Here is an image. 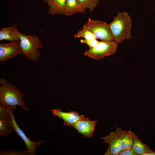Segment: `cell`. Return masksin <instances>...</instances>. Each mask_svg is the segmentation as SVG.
Wrapping results in <instances>:
<instances>
[{"mask_svg": "<svg viewBox=\"0 0 155 155\" xmlns=\"http://www.w3.org/2000/svg\"><path fill=\"white\" fill-rule=\"evenodd\" d=\"M117 45L114 40H102L96 46L85 51L84 55L92 59H100L115 54Z\"/></svg>", "mask_w": 155, "mask_h": 155, "instance_id": "5", "label": "cell"}, {"mask_svg": "<svg viewBox=\"0 0 155 155\" xmlns=\"http://www.w3.org/2000/svg\"><path fill=\"white\" fill-rule=\"evenodd\" d=\"M119 155H137L135 152L132 148L124 150L119 154Z\"/></svg>", "mask_w": 155, "mask_h": 155, "instance_id": "20", "label": "cell"}, {"mask_svg": "<svg viewBox=\"0 0 155 155\" xmlns=\"http://www.w3.org/2000/svg\"><path fill=\"white\" fill-rule=\"evenodd\" d=\"M104 142L108 145L104 154L105 155H119L122 151L132 147L133 139L131 131L123 130L121 128L116 126L115 131L101 137Z\"/></svg>", "mask_w": 155, "mask_h": 155, "instance_id": "1", "label": "cell"}, {"mask_svg": "<svg viewBox=\"0 0 155 155\" xmlns=\"http://www.w3.org/2000/svg\"><path fill=\"white\" fill-rule=\"evenodd\" d=\"M11 119L14 131H15L21 137L25 144L27 150L29 155L36 154V147L40 145L43 142L42 140L37 142H34L30 140L26 136L24 132L18 125L13 113V109L9 107Z\"/></svg>", "mask_w": 155, "mask_h": 155, "instance_id": "8", "label": "cell"}, {"mask_svg": "<svg viewBox=\"0 0 155 155\" xmlns=\"http://www.w3.org/2000/svg\"><path fill=\"white\" fill-rule=\"evenodd\" d=\"M74 37V38L82 37L84 38V39L88 40L96 39L94 35L90 31L84 27L79 30L77 33L75 34Z\"/></svg>", "mask_w": 155, "mask_h": 155, "instance_id": "17", "label": "cell"}, {"mask_svg": "<svg viewBox=\"0 0 155 155\" xmlns=\"http://www.w3.org/2000/svg\"><path fill=\"white\" fill-rule=\"evenodd\" d=\"M80 42L81 43H85L88 45L90 48H92L96 46L99 43V41L96 39L88 40L86 39H81Z\"/></svg>", "mask_w": 155, "mask_h": 155, "instance_id": "19", "label": "cell"}, {"mask_svg": "<svg viewBox=\"0 0 155 155\" xmlns=\"http://www.w3.org/2000/svg\"><path fill=\"white\" fill-rule=\"evenodd\" d=\"M108 24L113 40L117 44L131 38L132 23L127 13L119 12Z\"/></svg>", "mask_w": 155, "mask_h": 155, "instance_id": "3", "label": "cell"}, {"mask_svg": "<svg viewBox=\"0 0 155 155\" xmlns=\"http://www.w3.org/2000/svg\"><path fill=\"white\" fill-rule=\"evenodd\" d=\"M78 13H85L79 0H66L65 5V15L70 16Z\"/></svg>", "mask_w": 155, "mask_h": 155, "instance_id": "14", "label": "cell"}, {"mask_svg": "<svg viewBox=\"0 0 155 155\" xmlns=\"http://www.w3.org/2000/svg\"><path fill=\"white\" fill-rule=\"evenodd\" d=\"M46 3L49 9L48 12L51 15L65 14V5L66 0H43Z\"/></svg>", "mask_w": 155, "mask_h": 155, "instance_id": "12", "label": "cell"}, {"mask_svg": "<svg viewBox=\"0 0 155 155\" xmlns=\"http://www.w3.org/2000/svg\"><path fill=\"white\" fill-rule=\"evenodd\" d=\"M144 155H155V152L150 149L146 152Z\"/></svg>", "mask_w": 155, "mask_h": 155, "instance_id": "21", "label": "cell"}, {"mask_svg": "<svg viewBox=\"0 0 155 155\" xmlns=\"http://www.w3.org/2000/svg\"><path fill=\"white\" fill-rule=\"evenodd\" d=\"M131 134L133 139L132 148L137 155H144L150 149L149 146L143 143L138 136L132 131Z\"/></svg>", "mask_w": 155, "mask_h": 155, "instance_id": "15", "label": "cell"}, {"mask_svg": "<svg viewBox=\"0 0 155 155\" xmlns=\"http://www.w3.org/2000/svg\"><path fill=\"white\" fill-rule=\"evenodd\" d=\"M0 83V104L4 107H10L14 110L17 106L19 105L25 111L28 110L21 90L4 78L1 79Z\"/></svg>", "mask_w": 155, "mask_h": 155, "instance_id": "2", "label": "cell"}, {"mask_svg": "<svg viewBox=\"0 0 155 155\" xmlns=\"http://www.w3.org/2000/svg\"><path fill=\"white\" fill-rule=\"evenodd\" d=\"M16 33L20 39V45L24 56L33 61H37L40 56L38 49L43 47L41 40L37 35L32 34L26 35L18 30Z\"/></svg>", "mask_w": 155, "mask_h": 155, "instance_id": "4", "label": "cell"}, {"mask_svg": "<svg viewBox=\"0 0 155 155\" xmlns=\"http://www.w3.org/2000/svg\"><path fill=\"white\" fill-rule=\"evenodd\" d=\"M51 113L54 115L62 119L64 121L63 125L65 126H68L85 118L84 115H80L78 113L72 111L64 112L59 109H53Z\"/></svg>", "mask_w": 155, "mask_h": 155, "instance_id": "11", "label": "cell"}, {"mask_svg": "<svg viewBox=\"0 0 155 155\" xmlns=\"http://www.w3.org/2000/svg\"><path fill=\"white\" fill-rule=\"evenodd\" d=\"M0 155H28L27 150L18 152L11 150H4L0 152Z\"/></svg>", "mask_w": 155, "mask_h": 155, "instance_id": "18", "label": "cell"}, {"mask_svg": "<svg viewBox=\"0 0 155 155\" xmlns=\"http://www.w3.org/2000/svg\"><path fill=\"white\" fill-rule=\"evenodd\" d=\"M97 121L91 120L88 118L79 120L68 126L75 129L79 134L87 138L93 137Z\"/></svg>", "mask_w": 155, "mask_h": 155, "instance_id": "9", "label": "cell"}, {"mask_svg": "<svg viewBox=\"0 0 155 155\" xmlns=\"http://www.w3.org/2000/svg\"><path fill=\"white\" fill-rule=\"evenodd\" d=\"M9 107L0 104V136L3 137L14 131L11 119Z\"/></svg>", "mask_w": 155, "mask_h": 155, "instance_id": "10", "label": "cell"}, {"mask_svg": "<svg viewBox=\"0 0 155 155\" xmlns=\"http://www.w3.org/2000/svg\"><path fill=\"white\" fill-rule=\"evenodd\" d=\"M17 30V26L16 24L11 26L2 28L0 31V40L20 41L19 38L16 33Z\"/></svg>", "mask_w": 155, "mask_h": 155, "instance_id": "13", "label": "cell"}, {"mask_svg": "<svg viewBox=\"0 0 155 155\" xmlns=\"http://www.w3.org/2000/svg\"><path fill=\"white\" fill-rule=\"evenodd\" d=\"M81 5L85 10L89 9L91 11H94L98 5L100 0H79Z\"/></svg>", "mask_w": 155, "mask_h": 155, "instance_id": "16", "label": "cell"}, {"mask_svg": "<svg viewBox=\"0 0 155 155\" xmlns=\"http://www.w3.org/2000/svg\"><path fill=\"white\" fill-rule=\"evenodd\" d=\"M22 54L20 41H10L8 43L0 44L1 62H5Z\"/></svg>", "mask_w": 155, "mask_h": 155, "instance_id": "7", "label": "cell"}, {"mask_svg": "<svg viewBox=\"0 0 155 155\" xmlns=\"http://www.w3.org/2000/svg\"><path fill=\"white\" fill-rule=\"evenodd\" d=\"M84 27L90 31L96 38L102 40H113L109 24L105 22L89 18Z\"/></svg>", "mask_w": 155, "mask_h": 155, "instance_id": "6", "label": "cell"}]
</instances>
